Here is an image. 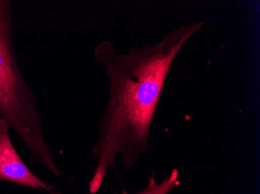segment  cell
<instances>
[{
    "mask_svg": "<svg viewBox=\"0 0 260 194\" xmlns=\"http://www.w3.org/2000/svg\"><path fill=\"white\" fill-rule=\"evenodd\" d=\"M205 24L189 22L157 43L132 46L125 53L117 52L109 40L96 45L93 56L107 73L109 92L93 147L96 166L89 182L90 194L99 192L117 154L131 170L148 151L152 124L171 67L185 44Z\"/></svg>",
    "mask_w": 260,
    "mask_h": 194,
    "instance_id": "obj_1",
    "label": "cell"
},
{
    "mask_svg": "<svg viewBox=\"0 0 260 194\" xmlns=\"http://www.w3.org/2000/svg\"><path fill=\"white\" fill-rule=\"evenodd\" d=\"M179 173L178 169H172L170 174L166 176L160 183H157L156 180L155 172H152L148 176V183L147 186L139 192L132 194H169L174 189L180 186V181L179 179ZM115 194H129L126 192L122 193Z\"/></svg>",
    "mask_w": 260,
    "mask_h": 194,
    "instance_id": "obj_4",
    "label": "cell"
},
{
    "mask_svg": "<svg viewBox=\"0 0 260 194\" xmlns=\"http://www.w3.org/2000/svg\"><path fill=\"white\" fill-rule=\"evenodd\" d=\"M37 96L22 74L14 45L12 3L0 0V118L17 133L30 160L55 177L62 176L42 131Z\"/></svg>",
    "mask_w": 260,
    "mask_h": 194,
    "instance_id": "obj_2",
    "label": "cell"
},
{
    "mask_svg": "<svg viewBox=\"0 0 260 194\" xmlns=\"http://www.w3.org/2000/svg\"><path fill=\"white\" fill-rule=\"evenodd\" d=\"M10 126L0 118V182L12 183L49 194H62L38 177L22 160L12 142Z\"/></svg>",
    "mask_w": 260,
    "mask_h": 194,
    "instance_id": "obj_3",
    "label": "cell"
}]
</instances>
